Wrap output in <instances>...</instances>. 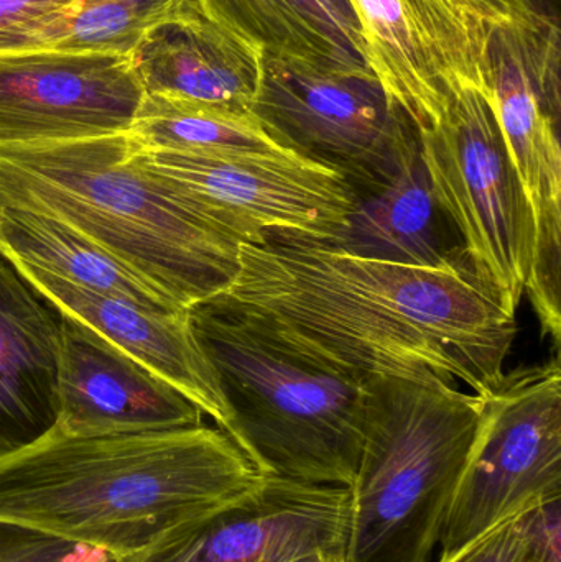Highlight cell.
Wrapping results in <instances>:
<instances>
[{
    "label": "cell",
    "mask_w": 561,
    "mask_h": 562,
    "mask_svg": "<svg viewBox=\"0 0 561 562\" xmlns=\"http://www.w3.org/2000/svg\"><path fill=\"white\" fill-rule=\"evenodd\" d=\"M220 428L63 435L0 458V521L135 558L259 484Z\"/></svg>",
    "instance_id": "2"
},
{
    "label": "cell",
    "mask_w": 561,
    "mask_h": 562,
    "mask_svg": "<svg viewBox=\"0 0 561 562\" xmlns=\"http://www.w3.org/2000/svg\"><path fill=\"white\" fill-rule=\"evenodd\" d=\"M0 254L69 283L115 294L148 310L188 311L68 224L29 207L0 206Z\"/></svg>",
    "instance_id": "19"
},
{
    "label": "cell",
    "mask_w": 561,
    "mask_h": 562,
    "mask_svg": "<svg viewBox=\"0 0 561 562\" xmlns=\"http://www.w3.org/2000/svg\"><path fill=\"white\" fill-rule=\"evenodd\" d=\"M560 502L509 518L438 562H561Z\"/></svg>",
    "instance_id": "23"
},
{
    "label": "cell",
    "mask_w": 561,
    "mask_h": 562,
    "mask_svg": "<svg viewBox=\"0 0 561 562\" xmlns=\"http://www.w3.org/2000/svg\"><path fill=\"white\" fill-rule=\"evenodd\" d=\"M108 551L71 543L35 528L0 521V562H128Z\"/></svg>",
    "instance_id": "25"
},
{
    "label": "cell",
    "mask_w": 561,
    "mask_h": 562,
    "mask_svg": "<svg viewBox=\"0 0 561 562\" xmlns=\"http://www.w3.org/2000/svg\"><path fill=\"white\" fill-rule=\"evenodd\" d=\"M12 262L59 313L85 324L170 383L221 431L226 428V402L213 366L194 336L188 311L148 310L125 297L88 290L36 267Z\"/></svg>",
    "instance_id": "15"
},
{
    "label": "cell",
    "mask_w": 561,
    "mask_h": 562,
    "mask_svg": "<svg viewBox=\"0 0 561 562\" xmlns=\"http://www.w3.org/2000/svg\"><path fill=\"white\" fill-rule=\"evenodd\" d=\"M560 280L561 214L537 221L536 249L526 284L540 329L553 340L556 353H560L561 340Z\"/></svg>",
    "instance_id": "24"
},
{
    "label": "cell",
    "mask_w": 561,
    "mask_h": 562,
    "mask_svg": "<svg viewBox=\"0 0 561 562\" xmlns=\"http://www.w3.org/2000/svg\"><path fill=\"white\" fill-rule=\"evenodd\" d=\"M177 0H72L16 29L0 32V55L30 52H134Z\"/></svg>",
    "instance_id": "21"
},
{
    "label": "cell",
    "mask_w": 561,
    "mask_h": 562,
    "mask_svg": "<svg viewBox=\"0 0 561 562\" xmlns=\"http://www.w3.org/2000/svg\"><path fill=\"white\" fill-rule=\"evenodd\" d=\"M132 151L128 134L0 145V206L63 221L181 310L224 293L239 273L240 244L188 210Z\"/></svg>",
    "instance_id": "3"
},
{
    "label": "cell",
    "mask_w": 561,
    "mask_h": 562,
    "mask_svg": "<svg viewBox=\"0 0 561 562\" xmlns=\"http://www.w3.org/2000/svg\"><path fill=\"white\" fill-rule=\"evenodd\" d=\"M227 408L223 429L260 475L349 487L366 380L263 329L220 296L188 310Z\"/></svg>",
    "instance_id": "4"
},
{
    "label": "cell",
    "mask_w": 561,
    "mask_h": 562,
    "mask_svg": "<svg viewBox=\"0 0 561 562\" xmlns=\"http://www.w3.org/2000/svg\"><path fill=\"white\" fill-rule=\"evenodd\" d=\"M375 78L415 127L460 86L487 92L491 35L509 0H349Z\"/></svg>",
    "instance_id": "10"
},
{
    "label": "cell",
    "mask_w": 561,
    "mask_h": 562,
    "mask_svg": "<svg viewBox=\"0 0 561 562\" xmlns=\"http://www.w3.org/2000/svg\"><path fill=\"white\" fill-rule=\"evenodd\" d=\"M132 155L188 210L240 246L269 239L329 246L356 207L355 193L338 173L289 151L180 154L134 142Z\"/></svg>",
    "instance_id": "8"
},
{
    "label": "cell",
    "mask_w": 561,
    "mask_h": 562,
    "mask_svg": "<svg viewBox=\"0 0 561 562\" xmlns=\"http://www.w3.org/2000/svg\"><path fill=\"white\" fill-rule=\"evenodd\" d=\"M349 492L262 475L259 484L128 562H289L346 548Z\"/></svg>",
    "instance_id": "13"
},
{
    "label": "cell",
    "mask_w": 561,
    "mask_h": 562,
    "mask_svg": "<svg viewBox=\"0 0 561 562\" xmlns=\"http://www.w3.org/2000/svg\"><path fill=\"white\" fill-rule=\"evenodd\" d=\"M481 412L468 390L368 376L348 562H430Z\"/></svg>",
    "instance_id": "5"
},
{
    "label": "cell",
    "mask_w": 561,
    "mask_h": 562,
    "mask_svg": "<svg viewBox=\"0 0 561 562\" xmlns=\"http://www.w3.org/2000/svg\"><path fill=\"white\" fill-rule=\"evenodd\" d=\"M560 68L557 0H509L487 45V91L536 223L561 213Z\"/></svg>",
    "instance_id": "11"
},
{
    "label": "cell",
    "mask_w": 561,
    "mask_h": 562,
    "mask_svg": "<svg viewBox=\"0 0 561 562\" xmlns=\"http://www.w3.org/2000/svg\"><path fill=\"white\" fill-rule=\"evenodd\" d=\"M561 501L560 353L507 372L480 425L441 533L450 557L509 518Z\"/></svg>",
    "instance_id": "9"
},
{
    "label": "cell",
    "mask_w": 561,
    "mask_h": 562,
    "mask_svg": "<svg viewBox=\"0 0 561 562\" xmlns=\"http://www.w3.org/2000/svg\"><path fill=\"white\" fill-rule=\"evenodd\" d=\"M72 0H0V32L42 19Z\"/></svg>",
    "instance_id": "26"
},
{
    "label": "cell",
    "mask_w": 561,
    "mask_h": 562,
    "mask_svg": "<svg viewBox=\"0 0 561 562\" xmlns=\"http://www.w3.org/2000/svg\"><path fill=\"white\" fill-rule=\"evenodd\" d=\"M451 233L457 234L435 198L418 147L388 183L356 196L348 226L325 247L362 259L470 272Z\"/></svg>",
    "instance_id": "18"
},
{
    "label": "cell",
    "mask_w": 561,
    "mask_h": 562,
    "mask_svg": "<svg viewBox=\"0 0 561 562\" xmlns=\"http://www.w3.org/2000/svg\"><path fill=\"white\" fill-rule=\"evenodd\" d=\"M319 2H322L323 7L328 10L329 15L338 22V25L348 33V36L352 40V43H355L356 48L362 53L366 61H368L361 26H359L358 16H356L351 2H349V0H319Z\"/></svg>",
    "instance_id": "27"
},
{
    "label": "cell",
    "mask_w": 561,
    "mask_h": 562,
    "mask_svg": "<svg viewBox=\"0 0 561 562\" xmlns=\"http://www.w3.org/2000/svg\"><path fill=\"white\" fill-rule=\"evenodd\" d=\"M249 112L280 148L335 171L355 196L388 183L418 148L417 127L371 68L262 52Z\"/></svg>",
    "instance_id": "7"
},
{
    "label": "cell",
    "mask_w": 561,
    "mask_h": 562,
    "mask_svg": "<svg viewBox=\"0 0 561 562\" xmlns=\"http://www.w3.org/2000/svg\"><path fill=\"white\" fill-rule=\"evenodd\" d=\"M239 260L217 296L326 362L480 396L506 376L516 316L468 270L362 259L302 239L243 244Z\"/></svg>",
    "instance_id": "1"
},
{
    "label": "cell",
    "mask_w": 561,
    "mask_h": 562,
    "mask_svg": "<svg viewBox=\"0 0 561 562\" xmlns=\"http://www.w3.org/2000/svg\"><path fill=\"white\" fill-rule=\"evenodd\" d=\"M145 95L250 114L262 49L224 29L197 0H177L131 53Z\"/></svg>",
    "instance_id": "16"
},
{
    "label": "cell",
    "mask_w": 561,
    "mask_h": 562,
    "mask_svg": "<svg viewBox=\"0 0 561 562\" xmlns=\"http://www.w3.org/2000/svg\"><path fill=\"white\" fill-rule=\"evenodd\" d=\"M289 562H348V558H346V548H323Z\"/></svg>",
    "instance_id": "28"
},
{
    "label": "cell",
    "mask_w": 561,
    "mask_h": 562,
    "mask_svg": "<svg viewBox=\"0 0 561 562\" xmlns=\"http://www.w3.org/2000/svg\"><path fill=\"white\" fill-rule=\"evenodd\" d=\"M417 132L435 198L471 276L516 316L536 249V216L490 94L473 86L453 89Z\"/></svg>",
    "instance_id": "6"
},
{
    "label": "cell",
    "mask_w": 561,
    "mask_h": 562,
    "mask_svg": "<svg viewBox=\"0 0 561 562\" xmlns=\"http://www.w3.org/2000/svg\"><path fill=\"white\" fill-rule=\"evenodd\" d=\"M56 429L105 436L203 425V412L170 383L61 314Z\"/></svg>",
    "instance_id": "14"
},
{
    "label": "cell",
    "mask_w": 561,
    "mask_h": 562,
    "mask_svg": "<svg viewBox=\"0 0 561 562\" xmlns=\"http://www.w3.org/2000/svg\"><path fill=\"white\" fill-rule=\"evenodd\" d=\"M144 98L127 55H0V145L128 134Z\"/></svg>",
    "instance_id": "12"
},
{
    "label": "cell",
    "mask_w": 561,
    "mask_h": 562,
    "mask_svg": "<svg viewBox=\"0 0 561 562\" xmlns=\"http://www.w3.org/2000/svg\"><path fill=\"white\" fill-rule=\"evenodd\" d=\"M128 135L147 150L204 155L287 151L253 114L160 95H145Z\"/></svg>",
    "instance_id": "22"
},
{
    "label": "cell",
    "mask_w": 561,
    "mask_h": 562,
    "mask_svg": "<svg viewBox=\"0 0 561 562\" xmlns=\"http://www.w3.org/2000/svg\"><path fill=\"white\" fill-rule=\"evenodd\" d=\"M63 316L0 254V458L58 423Z\"/></svg>",
    "instance_id": "17"
},
{
    "label": "cell",
    "mask_w": 561,
    "mask_h": 562,
    "mask_svg": "<svg viewBox=\"0 0 561 562\" xmlns=\"http://www.w3.org/2000/svg\"><path fill=\"white\" fill-rule=\"evenodd\" d=\"M207 16L263 53L329 68H371L319 0H197Z\"/></svg>",
    "instance_id": "20"
}]
</instances>
